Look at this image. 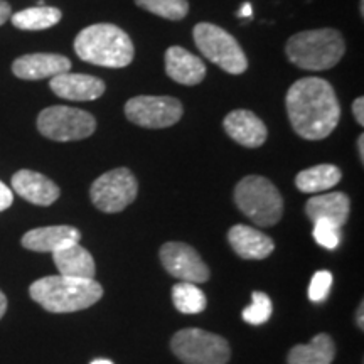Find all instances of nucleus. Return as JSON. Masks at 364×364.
<instances>
[{
  "label": "nucleus",
  "instance_id": "nucleus-1",
  "mask_svg": "<svg viewBox=\"0 0 364 364\" xmlns=\"http://www.w3.org/2000/svg\"><path fill=\"white\" fill-rule=\"evenodd\" d=\"M287 113L294 130L307 140L329 136L341 120V105L329 81L309 76L287 91Z\"/></svg>",
  "mask_w": 364,
  "mask_h": 364
},
{
  "label": "nucleus",
  "instance_id": "nucleus-2",
  "mask_svg": "<svg viewBox=\"0 0 364 364\" xmlns=\"http://www.w3.org/2000/svg\"><path fill=\"white\" fill-rule=\"evenodd\" d=\"M29 294L44 311L66 314L95 306L103 297V289L95 279L49 275L36 280L29 287Z\"/></svg>",
  "mask_w": 364,
  "mask_h": 364
},
{
  "label": "nucleus",
  "instance_id": "nucleus-3",
  "mask_svg": "<svg viewBox=\"0 0 364 364\" xmlns=\"http://www.w3.org/2000/svg\"><path fill=\"white\" fill-rule=\"evenodd\" d=\"M75 51L80 59L103 68H125L134 59V43L115 24H93L76 36Z\"/></svg>",
  "mask_w": 364,
  "mask_h": 364
},
{
  "label": "nucleus",
  "instance_id": "nucleus-4",
  "mask_svg": "<svg viewBox=\"0 0 364 364\" xmlns=\"http://www.w3.org/2000/svg\"><path fill=\"white\" fill-rule=\"evenodd\" d=\"M346 51L344 38L336 29L304 31L287 41V58L300 70L324 71L334 68Z\"/></svg>",
  "mask_w": 364,
  "mask_h": 364
},
{
  "label": "nucleus",
  "instance_id": "nucleus-5",
  "mask_svg": "<svg viewBox=\"0 0 364 364\" xmlns=\"http://www.w3.org/2000/svg\"><path fill=\"white\" fill-rule=\"evenodd\" d=\"M235 203L258 226H273L284 215V199L272 181L262 176L243 177L235 189Z\"/></svg>",
  "mask_w": 364,
  "mask_h": 364
},
{
  "label": "nucleus",
  "instance_id": "nucleus-6",
  "mask_svg": "<svg viewBox=\"0 0 364 364\" xmlns=\"http://www.w3.org/2000/svg\"><path fill=\"white\" fill-rule=\"evenodd\" d=\"M194 43L209 61L230 75H241L248 70L247 54L233 36L220 26L201 22L194 27Z\"/></svg>",
  "mask_w": 364,
  "mask_h": 364
},
{
  "label": "nucleus",
  "instance_id": "nucleus-7",
  "mask_svg": "<svg viewBox=\"0 0 364 364\" xmlns=\"http://www.w3.org/2000/svg\"><path fill=\"white\" fill-rule=\"evenodd\" d=\"M171 348L184 364H228L231 358L228 341L203 329L176 332Z\"/></svg>",
  "mask_w": 364,
  "mask_h": 364
},
{
  "label": "nucleus",
  "instance_id": "nucleus-8",
  "mask_svg": "<svg viewBox=\"0 0 364 364\" xmlns=\"http://www.w3.org/2000/svg\"><path fill=\"white\" fill-rule=\"evenodd\" d=\"M38 130L56 142H75L88 139L97 130V120L80 108L54 105L39 113Z\"/></svg>",
  "mask_w": 364,
  "mask_h": 364
},
{
  "label": "nucleus",
  "instance_id": "nucleus-9",
  "mask_svg": "<svg viewBox=\"0 0 364 364\" xmlns=\"http://www.w3.org/2000/svg\"><path fill=\"white\" fill-rule=\"evenodd\" d=\"M139 182L125 167L105 172L91 184V201L103 213H120L135 201Z\"/></svg>",
  "mask_w": 364,
  "mask_h": 364
},
{
  "label": "nucleus",
  "instance_id": "nucleus-10",
  "mask_svg": "<svg viewBox=\"0 0 364 364\" xmlns=\"http://www.w3.org/2000/svg\"><path fill=\"white\" fill-rule=\"evenodd\" d=\"M184 108L172 97H135L125 103V115L144 129H167L182 118Z\"/></svg>",
  "mask_w": 364,
  "mask_h": 364
},
{
  "label": "nucleus",
  "instance_id": "nucleus-11",
  "mask_svg": "<svg viewBox=\"0 0 364 364\" xmlns=\"http://www.w3.org/2000/svg\"><path fill=\"white\" fill-rule=\"evenodd\" d=\"M161 262L164 268L181 282L203 284L209 280V275H211L199 253L181 241H169V243L162 245Z\"/></svg>",
  "mask_w": 364,
  "mask_h": 364
},
{
  "label": "nucleus",
  "instance_id": "nucleus-12",
  "mask_svg": "<svg viewBox=\"0 0 364 364\" xmlns=\"http://www.w3.org/2000/svg\"><path fill=\"white\" fill-rule=\"evenodd\" d=\"M71 70V61L61 54L36 53L17 58L12 65V73L21 80L38 81L68 73Z\"/></svg>",
  "mask_w": 364,
  "mask_h": 364
},
{
  "label": "nucleus",
  "instance_id": "nucleus-13",
  "mask_svg": "<svg viewBox=\"0 0 364 364\" xmlns=\"http://www.w3.org/2000/svg\"><path fill=\"white\" fill-rule=\"evenodd\" d=\"M53 93L70 102H93L105 93L103 80L80 73H61L49 81Z\"/></svg>",
  "mask_w": 364,
  "mask_h": 364
},
{
  "label": "nucleus",
  "instance_id": "nucleus-14",
  "mask_svg": "<svg viewBox=\"0 0 364 364\" xmlns=\"http://www.w3.org/2000/svg\"><path fill=\"white\" fill-rule=\"evenodd\" d=\"M226 134L238 142L240 145L248 149L262 147L267 140V127L253 112L250 110H233L228 113L225 122Z\"/></svg>",
  "mask_w": 364,
  "mask_h": 364
},
{
  "label": "nucleus",
  "instance_id": "nucleus-15",
  "mask_svg": "<svg viewBox=\"0 0 364 364\" xmlns=\"http://www.w3.org/2000/svg\"><path fill=\"white\" fill-rule=\"evenodd\" d=\"M12 189L36 206H51L61 191L54 182L39 172L22 169L12 176Z\"/></svg>",
  "mask_w": 364,
  "mask_h": 364
},
{
  "label": "nucleus",
  "instance_id": "nucleus-16",
  "mask_svg": "<svg viewBox=\"0 0 364 364\" xmlns=\"http://www.w3.org/2000/svg\"><path fill=\"white\" fill-rule=\"evenodd\" d=\"M166 73L176 83L194 86L206 78V65L188 49L172 46L166 51Z\"/></svg>",
  "mask_w": 364,
  "mask_h": 364
},
{
  "label": "nucleus",
  "instance_id": "nucleus-17",
  "mask_svg": "<svg viewBox=\"0 0 364 364\" xmlns=\"http://www.w3.org/2000/svg\"><path fill=\"white\" fill-rule=\"evenodd\" d=\"M81 233L73 226H44L27 231L22 236V247L31 252L54 253L70 243H78Z\"/></svg>",
  "mask_w": 364,
  "mask_h": 364
},
{
  "label": "nucleus",
  "instance_id": "nucleus-18",
  "mask_svg": "<svg viewBox=\"0 0 364 364\" xmlns=\"http://www.w3.org/2000/svg\"><path fill=\"white\" fill-rule=\"evenodd\" d=\"M228 241L231 248L247 260H263L275 248L270 236L247 225H235L231 228L228 231Z\"/></svg>",
  "mask_w": 364,
  "mask_h": 364
},
{
  "label": "nucleus",
  "instance_id": "nucleus-19",
  "mask_svg": "<svg viewBox=\"0 0 364 364\" xmlns=\"http://www.w3.org/2000/svg\"><path fill=\"white\" fill-rule=\"evenodd\" d=\"M351 203L344 193H329L314 196L306 204V213L311 221L327 220L343 228L348 223Z\"/></svg>",
  "mask_w": 364,
  "mask_h": 364
},
{
  "label": "nucleus",
  "instance_id": "nucleus-20",
  "mask_svg": "<svg viewBox=\"0 0 364 364\" xmlns=\"http://www.w3.org/2000/svg\"><path fill=\"white\" fill-rule=\"evenodd\" d=\"M59 275L73 277V279H95L97 265L93 257L80 243H70L65 248L53 253Z\"/></svg>",
  "mask_w": 364,
  "mask_h": 364
},
{
  "label": "nucleus",
  "instance_id": "nucleus-21",
  "mask_svg": "<svg viewBox=\"0 0 364 364\" xmlns=\"http://www.w3.org/2000/svg\"><path fill=\"white\" fill-rule=\"evenodd\" d=\"M341 177H343V172H341L338 166L321 164V166L299 172L297 177H295V186H297V189L302 191V193L317 194L338 186Z\"/></svg>",
  "mask_w": 364,
  "mask_h": 364
},
{
  "label": "nucleus",
  "instance_id": "nucleus-22",
  "mask_svg": "<svg viewBox=\"0 0 364 364\" xmlns=\"http://www.w3.org/2000/svg\"><path fill=\"white\" fill-rule=\"evenodd\" d=\"M336 348L331 336L317 334L309 344L290 349L289 364H331L334 361Z\"/></svg>",
  "mask_w": 364,
  "mask_h": 364
},
{
  "label": "nucleus",
  "instance_id": "nucleus-23",
  "mask_svg": "<svg viewBox=\"0 0 364 364\" xmlns=\"http://www.w3.org/2000/svg\"><path fill=\"white\" fill-rule=\"evenodd\" d=\"M63 14L56 7H46V6H38L24 9V11L16 12L11 16L12 24L17 27V29L22 31H43L49 29V27L56 26L59 21H61Z\"/></svg>",
  "mask_w": 364,
  "mask_h": 364
},
{
  "label": "nucleus",
  "instance_id": "nucleus-24",
  "mask_svg": "<svg viewBox=\"0 0 364 364\" xmlns=\"http://www.w3.org/2000/svg\"><path fill=\"white\" fill-rule=\"evenodd\" d=\"M172 302L182 314H199L206 309V295L196 284L181 282L172 289Z\"/></svg>",
  "mask_w": 364,
  "mask_h": 364
},
{
  "label": "nucleus",
  "instance_id": "nucleus-25",
  "mask_svg": "<svg viewBox=\"0 0 364 364\" xmlns=\"http://www.w3.org/2000/svg\"><path fill=\"white\" fill-rule=\"evenodd\" d=\"M135 4L144 11L169 21H182L189 12L188 0H135Z\"/></svg>",
  "mask_w": 364,
  "mask_h": 364
},
{
  "label": "nucleus",
  "instance_id": "nucleus-26",
  "mask_svg": "<svg viewBox=\"0 0 364 364\" xmlns=\"http://www.w3.org/2000/svg\"><path fill=\"white\" fill-rule=\"evenodd\" d=\"M273 304L270 297L263 292H253V304L243 311V318L248 324L260 326L265 324L272 317Z\"/></svg>",
  "mask_w": 364,
  "mask_h": 364
},
{
  "label": "nucleus",
  "instance_id": "nucleus-27",
  "mask_svg": "<svg viewBox=\"0 0 364 364\" xmlns=\"http://www.w3.org/2000/svg\"><path fill=\"white\" fill-rule=\"evenodd\" d=\"M314 240L326 250H336L341 243V228L327 220L314 221Z\"/></svg>",
  "mask_w": 364,
  "mask_h": 364
},
{
  "label": "nucleus",
  "instance_id": "nucleus-28",
  "mask_svg": "<svg viewBox=\"0 0 364 364\" xmlns=\"http://www.w3.org/2000/svg\"><path fill=\"white\" fill-rule=\"evenodd\" d=\"M332 287V273L327 270L317 272L312 277L311 285H309V299L312 302H322L327 297Z\"/></svg>",
  "mask_w": 364,
  "mask_h": 364
},
{
  "label": "nucleus",
  "instance_id": "nucleus-29",
  "mask_svg": "<svg viewBox=\"0 0 364 364\" xmlns=\"http://www.w3.org/2000/svg\"><path fill=\"white\" fill-rule=\"evenodd\" d=\"M14 203V194L12 189H9L2 181H0V211H6L7 208H11Z\"/></svg>",
  "mask_w": 364,
  "mask_h": 364
},
{
  "label": "nucleus",
  "instance_id": "nucleus-30",
  "mask_svg": "<svg viewBox=\"0 0 364 364\" xmlns=\"http://www.w3.org/2000/svg\"><path fill=\"white\" fill-rule=\"evenodd\" d=\"M353 115L359 125H364V98L359 97L353 103Z\"/></svg>",
  "mask_w": 364,
  "mask_h": 364
},
{
  "label": "nucleus",
  "instance_id": "nucleus-31",
  "mask_svg": "<svg viewBox=\"0 0 364 364\" xmlns=\"http://www.w3.org/2000/svg\"><path fill=\"white\" fill-rule=\"evenodd\" d=\"M11 12L12 9L6 0H0V26H4L7 22V19H11Z\"/></svg>",
  "mask_w": 364,
  "mask_h": 364
},
{
  "label": "nucleus",
  "instance_id": "nucleus-32",
  "mask_svg": "<svg viewBox=\"0 0 364 364\" xmlns=\"http://www.w3.org/2000/svg\"><path fill=\"white\" fill-rule=\"evenodd\" d=\"M238 17H247V19H250V17H252V4H243L238 12Z\"/></svg>",
  "mask_w": 364,
  "mask_h": 364
},
{
  "label": "nucleus",
  "instance_id": "nucleus-33",
  "mask_svg": "<svg viewBox=\"0 0 364 364\" xmlns=\"http://www.w3.org/2000/svg\"><path fill=\"white\" fill-rule=\"evenodd\" d=\"M7 311V297L4 295L2 290H0V318L4 317V314Z\"/></svg>",
  "mask_w": 364,
  "mask_h": 364
},
{
  "label": "nucleus",
  "instance_id": "nucleus-34",
  "mask_svg": "<svg viewBox=\"0 0 364 364\" xmlns=\"http://www.w3.org/2000/svg\"><path fill=\"white\" fill-rule=\"evenodd\" d=\"M358 149H359V159H361V162H364V135H359Z\"/></svg>",
  "mask_w": 364,
  "mask_h": 364
},
{
  "label": "nucleus",
  "instance_id": "nucleus-35",
  "mask_svg": "<svg viewBox=\"0 0 364 364\" xmlns=\"http://www.w3.org/2000/svg\"><path fill=\"white\" fill-rule=\"evenodd\" d=\"M363 314H364V306H363V302H361V306H359V309H358V316H356V321H358V326H359V329H364V324H363Z\"/></svg>",
  "mask_w": 364,
  "mask_h": 364
},
{
  "label": "nucleus",
  "instance_id": "nucleus-36",
  "mask_svg": "<svg viewBox=\"0 0 364 364\" xmlns=\"http://www.w3.org/2000/svg\"><path fill=\"white\" fill-rule=\"evenodd\" d=\"M91 364H113V363L110 361V359H95Z\"/></svg>",
  "mask_w": 364,
  "mask_h": 364
}]
</instances>
